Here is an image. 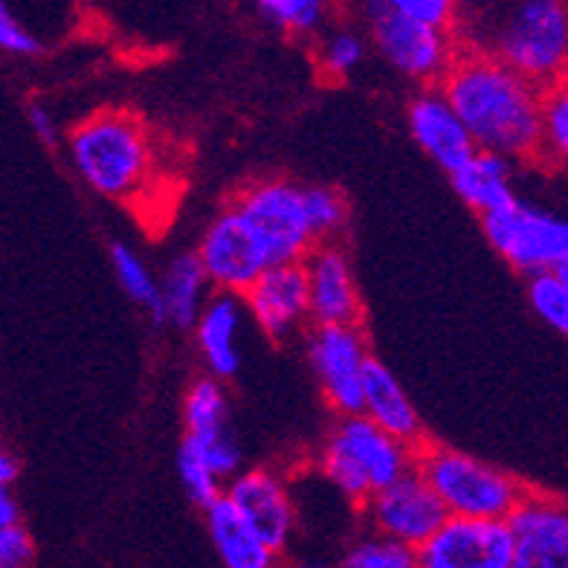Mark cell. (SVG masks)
Segmentation results:
<instances>
[{"label":"cell","mask_w":568,"mask_h":568,"mask_svg":"<svg viewBox=\"0 0 568 568\" xmlns=\"http://www.w3.org/2000/svg\"><path fill=\"white\" fill-rule=\"evenodd\" d=\"M183 420H186V433L192 435H215L230 429L221 377L212 374V377H203L189 386L186 400H183Z\"/></svg>","instance_id":"cell-24"},{"label":"cell","mask_w":568,"mask_h":568,"mask_svg":"<svg viewBox=\"0 0 568 568\" xmlns=\"http://www.w3.org/2000/svg\"><path fill=\"white\" fill-rule=\"evenodd\" d=\"M27 122H30L32 134H36V140L41 142V145H55V120L53 113L47 111L44 105L32 102V105L27 108Z\"/></svg>","instance_id":"cell-36"},{"label":"cell","mask_w":568,"mask_h":568,"mask_svg":"<svg viewBox=\"0 0 568 568\" xmlns=\"http://www.w3.org/2000/svg\"><path fill=\"white\" fill-rule=\"evenodd\" d=\"M197 255H201L212 287L239 293V296H244L250 284L270 267L267 253L235 206L221 212L210 224V230L203 232Z\"/></svg>","instance_id":"cell-12"},{"label":"cell","mask_w":568,"mask_h":568,"mask_svg":"<svg viewBox=\"0 0 568 568\" xmlns=\"http://www.w3.org/2000/svg\"><path fill=\"white\" fill-rule=\"evenodd\" d=\"M542 160L568 169V75L542 90Z\"/></svg>","instance_id":"cell-25"},{"label":"cell","mask_w":568,"mask_h":568,"mask_svg":"<svg viewBox=\"0 0 568 568\" xmlns=\"http://www.w3.org/2000/svg\"><path fill=\"white\" fill-rule=\"evenodd\" d=\"M481 230L490 247L519 273H546L568 262V217L514 203L481 215Z\"/></svg>","instance_id":"cell-8"},{"label":"cell","mask_w":568,"mask_h":568,"mask_svg":"<svg viewBox=\"0 0 568 568\" xmlns=\"http://www.w3.org/2000/svg\"><path fill=\"white\" fill-rule=\"evenodd\" d=\"M0 47H3V53L23 55V59L41 55V50H44L41 41L12 16V9H9L7 3L0 7Z\"/></svg>","instance_id":"cell-33"},{"label":"cell","mask_w":568,"mask_h":568,"mask_svg":"<svg viewBox=\"0 0 568 568\" xmlns=\"http://www.w3.org/2000/svg\"><path fill=\"white\" fill-rule=\"evenodd\" d=\"M307 357L331 409L339 415L363 412V383L372 354L359 325H316L307 337Z\"/></svg>","instance_id":"cell-9"},{"label":"cell","mask_w":568,"mask_h":568,"mask_svg":"<svg viewBox=\"0 0 568 568\" xmlns=\"http://www.w3.org/2000/svg\"><path fill=\"white\" fill-rule=\"evenodd\" d=\"M514 534V568H568V505L525 494L508 516Z\"/></svg>","instance_id":"cell-14"},{"label":"cell","mask_w":568,"mask_h":568,"mask_svg":"<svg viewBox=\"0 0 568 568\" xmlns=\"http://www.w3.org/2000/svg\"><path fill=\"white\" fill-rule=\"evenodd\" d=\"M343 566L345 568H415L420 566V562L415 548L400 542V539L377 534V537L359 542V546H354L352 551L345 554Z\"/></svg>","instance_id":"cell-28"},{"label":"cell","mask_w":568,"mask_h":568,"mask_svg":"<svg viewBox=\"0 0 568 568\" xmlns=\"http://www.w3.org/2000/svg\"><path fill=\"white\" fill-rule=\"evenodd\" d=\"M307 284H311V320L316 325H359L357 284L352 262L334 241H320L305 258Z\"/></svg>","instance_id":"cell-16"},{"label":"cell","mask_w":568,"mask_h":568,"mask_svg":"<svg viewBox=\"0 0 568 568\" xmlns=\"http://www.w3.org/2000/svg\"><path fill=\"white\" fill-rule=\"evenodd\" d=\"M18 470H21V467H18L16 458L9 456V453H3V456H0V485H3V487L16 485Z\"/></svg>","instance_id":"cell-38"},{"label":"cell","mask_w":568,"mask_h":568,"mask_svg":"<svg viewBox=\"0 0 568 568\" xmlns=\"http://www.w3.org/2000/svg\"><path fill=\"white\" fill-rule=\"evenodd\" d=\"M363 415H368L374 424H381L386 433H392L400 442L418 449L424 447V426H420L409 395L395 374L374 357L368 359L366 383H363Z\"/></svg>","instance_id":"cell-18"},{"label":"cell","mask_w":568,"mask_h":568,"mask_svg":"<svg viewBox=\"0 0 568 568\" xmlns=\"http://www.w3.org/2000/svg\"><path fill=\"white\" fill-rule=\"evenodd\" d=\"M438 88L479 149L510 160H542V88L499 55H458Z\"/></svg>","instance_id":"cell-1"},{"label":"cell","mask_w":568,"mask_h":568,"mask_svg":"<svg viewBox=\"0 0 568 568\" xmlns=\"http://www.w3.org/2000/svg\"><path fill=\"white\" fill-rule=\"evenodd\" d=\"M305 203H307V215H311V224H314L316 239L328 241L345 230V221H348V203H345V197L339 195L337 189L307 186Z\"/></svg>","instance_id":"cell-30"},{"label":"cell","mask_w":568,"mask_h":568,"mask_svg":"<svg viewBox=\"0 0 568 568\" xmlns=\"http://www.w3.org/2000/svg\"><path fill=\"white\" fill-rule=\"evenodd\" d=\"M232 499V505L244 514L253 531L262 537V542L273 551H284L287 539L293 534V501L287 487L282 485L278 476L267 470H247L230 479V487L224 490Z\"/></svg>","instance_id":"cell-17"},{"label":"cell","mask_w":568,"mask_h":568,"mask_svg":"<svg viewBox=\"0 0 568 568\" xmlns=\"http://www.w3.org/2000/svg\"><path fill=\"white\" fill-rule=\"evenodd\" d=\"M111 264L122 291H125L145 314H151V320L165 322L163 287H160L158 278L151 276V270L145 267V262H142L140 255L128 247V244H113Z\"/></svg>","instance_id":"cell-23"},{"label":"cell","mask_w":568,"mask_h":568,"mask_svg":"<svg viewBox=\"0 0 568 568\" xmlns=\"http://www.w3.org/2000/svg\"><path fill=\"white\" fill-rule=\"evenodd\" d=\"M366 519L374 534L400 539L418 551L426 539L449 519L447 505L435 494L433 485L420 476V470H409L389 487H383L363 505Z\"/></svg>","instance_id":"cell-10"},{"label":"cell","mask_w":568,"mask_h":568,"mask_svg":"<svg viewBox=\"0 0 568 568\" xmlns=\"http://www.w3.org/2000/svg\"><path fill=\"white\" fill-rule=\"evenodd\" d=\"M494 55L546 90L568 75L566 0H519L496 32Z\"/></svg>","instance_id":"cell-5"},{"label":"cell","mask_w":568,"mask_h":568,"mask_svg":"<svg viewBox=\"0 0 568 568\" xmlns=\"http://www.w3.org/2000/svg\"><path fill=\"white\" fill-rule=\"evenodd\" d=\"M366 59V41L354 30L331 32L320 47V70L328 79H343Z\"/></svg>","instance_id":"cell-31"},{"label":"cell","mask_w":568,"mask_h":568,"mask_svg":"<svg viewBox=\"0 0 568 568\" xmlns=\"http://www.w3.org/2000/svg\"><path fill=\"white\" fill-rule=\"evenodd\" d=\"M406 120H409V131L420 151L435 165H442L447 174L458 172L479 151L470 128L464 125V120L458 116L453 102L444 97L442 88L424 90L420 97H415Z\"/></svg>","instance_id":"cell-15"},{"label":"cell","mask_w":568,"mask_h":568,"mask_svg":"<svg viewBox=\"0 0 568 568\" xmlns=\"http://www.w3.org/2000/svg\"><path fill=\"white\" fill-rule=\"evenodd\" d=\"M18 523H21V508H18L16 496L9 494V487H3V494H0V528Z\"/></svg>","instance_id":"cell-37"},{"label":"cell","mask_w":568,"mask_h":568,"mask_svg":"<svg viewBox=\"0 0 568 568\" xmlns=\"http://www.w3.org/2000/svg\"><path fill=\"white\" fill-rule=\"evenodd\" d=\"M36 560V542L30 531L18 525L0 528V566L3 568H23Z\"/></svg>","instance_id":"cell-34"},{"label":"cell","mask_w":568,"mask_h":568,"mask_svg":"<svg viewBox=\"0 0 568 568\" xmlns=\"http://www.w3.org/2000/svg\"><path fill=\"white\" fill-rule=\"evenodd\" d=\"M241 325V296L239 293L217 291L206 307H203L201 320L195 325L197 345L206 359V366L215 377L230 381L235 377L241 366V354L235 337H239Z\"/></svg>","instance_id":"cell-20"},{"label":"cell","mask_w":568,"mask_h":568,"mask_svg":"<svg viewBox=\"0 0 568 568\" xmlns=\"http://www.w3.org/2000/svg\"><path fill=\"white\" fill-rule=\"evenodd\" d=\"M352 7L359 21L366 23L377 53L406 79L442 82L453 61L458 59L447 27L404 16L386 7L383 0H352Z\"/></svg>","instance_id":"cell-6"},{"label":"cell","mask_w":568,"mask_h":568,"mask_svg":"<svg viewBox=\"0 0 568 568\" xmlns=\"http://www.w3.org/2000/svg\"><path fill=\"white\" fill-rule=\"evenodd\" d=\"M232 206L241 212L250 230L267 253L270 267L284 262H305L320 244L307 215L305 186L291 180H258L235 195Z\"/></svg>","instance_id":"cell-7"},{"label":"cell","mask_w":568,"mask_h":568,"mask_svg":"<svg viewBox=\"0 0 568 568\" xmlns=\"http://www.w3.org/2000/svg\"><path fill=\"white\" fill-rule=\"evenodd\" d=\"M264 21L293 36L314 32L328 12V0H258Z\"/></svg>","instance_id":"cell-26"},{"label":"cell","mask_w":568,"mask_h":568,"mask_svg":"<svg viewBox=\"0 0 568 568\" xmlns=\"http://www.w3.org/2000/svg\"><path fill=\"white\" fill-rule=\"evenodd\" d=\"M449 178H453L456 195L479 215L496 212L516 201L514 183H510V158H501L496 151L479 149Z\"/></svg>","instance_id":"cell-21"},{"label":"cell","mask_w":568,"mask_h":568,"mask_svg":"<svg viewBox=\"0 0 568 568\" xmlns=\"http://www.w3.org/2000/svg\"><path fill=\"white\" fill-rule=\"evenodd\" d=\"M186 442L206 458L212 470L221 476V479H235L239 476V467H241V449L232 438L230 429L224 433H215V435H192L186 433Z\"/></svg>","instance_id":"cell-32"},{"label":"cell","mask_w":568,"mask_h":568,"mask_svg":"<svg viewBox=\"0 0 568 568\" xmlns=\"http://www.w3.org/2000/svg\"><path fill=\"white\" fill-rule=\"evenodd\" d=\"M418 447L400 442L368 415H343L322 447L320 467L345 499L366 505L377 490L415 470Z\"/></svg>","instance_id":"cell-3"},{"label":"cell","mask_w":568,"mask_h":568,"mask_svg":"<svg viewBox=\"0 0 568 568\" xmlns=\"http://www.w3.org/2000/svg\"><path fill=\"white\" fill-rule=\"evenodd\" d=\"M68 149L75 174L116 203L142 195L158 169L149 128L125 111H99L79 122Z\"/></svg>","instance_id":"cell-2"},{"label":"cell","mask_w":568,"mask_h":568,"mask_svg":"<svg viewBox=\"0 0 568 568\" xmlns=\"http://www.w3.org/2000/svg\"><path fill=\"white\" fill-rule=\"evenodd\" d=\"M244 305L270 339H287L311 316L305 262L273 264L244 291Z\"/></svg>","instance_id":"cell-13"},{"label":"cell","mask_w":568,"mask_h":568,"mask_svg":"<svg viewBox=\"0 0 568 568\" xmlns=\"http://www.w3.org/2000/svg\"><path fill=\"white\" fill-rule=\"evenodd\" d=\"M528 300L537 316L548 322L554 331H560L568 339V282H562L554 270L534 273L528 284Z\"/></svg>","instance_id":"cell-27"},{"label":"cell","mask_w":568,"mask_h":568,"mask_svg":"<svg viewBox=\"0 0 568 568\" xmlns=\"http://www.w3.org/2000/svg\"><path fill=\"white\" fill-rule=\"evenodd\" d=\"M383 3L397 9V12H404V16L438 23V27H449L458 7V0H383Z\"/></svg>","instance_id":"cell-35"},{"label":"cell","mask_w":568,"mask_h":568,"mask_svg":"<svg viewBox=\"0 0 568 568\" xmlns=\"http://www.w3.org/2000/svg\"><path fill=\"white\" fill-rule=\"evenodd\" d=\"M508 519L449 516L418 548L420 568H514Z\"/></svg>","instance_id":"cell-11"},{"label":"cell","mask_w":568,"mask_h":568,"mask_svg":"<svg viewBox=\"0 0 568 568\" xmlns=\"http://www.w3.org/2000/svg\"><path fill=\"white\" fill-rule=\"evenodd\" d=\"M433 490L442 496L449 516H476V519H508L523 501L525 490L508 473L494 464L473 458L449 447H420L418 464Z\"/></svg>","instance_id":"cell-4"},{"label":"cell","mask_w":568,"mask_h":568,"mask_svg":"<svg viewBox=\"0 0 568 568\" xmlns=\"http://www.w3.org/2000/svg\"><path fill=\"white\" fill-rule=\"evenodd\" d=\"M178 470H180V481H183V487H186L189 499L195 501V505H201V508L212 505L217 496L224 494V487H221V481L224 479L212 470L210 464H206V458H203L201 453L186 442V438H183V444H180Z\"/></svg>","instance_id":"cell-29"},{"label":"cell","mask_w":568,"mask_h":568,"mask_svg":"<svg viewBox=\"0 0 568 568\" xmlns=\"http://www.w3.org/2000/svg\"><path fill=\"white\" fill-rule=\"evenodd\" d=\"M206 514V531H210L212 548L226 568H270L276 560V551L262 542L253 531V525L244 519L226 494L217 496L212 505L203 508Z\"/></svg>","instance_id":"cell-19"},{"label":"cell","mask_w":568,"mask_h":568,"mask_svg":"<svg viewBox=\"0 0 568 568\" xmlns=\"http://www.w3.org/2000/svg\"><path fill=\"white\" fill-rule=\"evenodd\" d=\"M206 284L210 276L203 270L201 255L197 253H183L178 255L169 267H165L160 287H163V311L165 322H172L178 328H195L201 320L203 296H206Z\"/></svg>","instance_id":"cell-22"}]
</instances>
